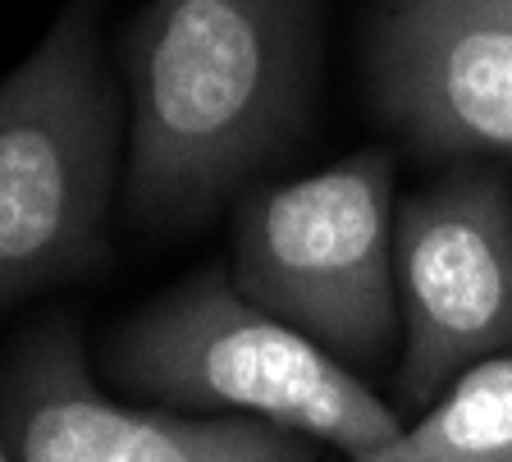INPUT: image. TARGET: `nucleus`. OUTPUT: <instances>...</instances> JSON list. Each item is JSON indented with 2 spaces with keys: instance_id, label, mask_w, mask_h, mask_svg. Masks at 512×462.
<instances>
[{
  "instance_id": "nucleus-1",
  "label": "nucleus",
  "mask_w": 512,
  "mask_h": 462,
  "mask_svg": "<svg viewBox=\"0 0 512 462\" xmlns=\"http://www.w3.org/2000/svg\"><path fill=\"white\" fill-rule=\"evenodd\" d=\"M128 211L197 225L298 142L316 74L311 0H151L124 37Z\"/></svg>"
},
{
  "instance_id": "nucleus-2",
  "label": "nucleus",
  "mask_w": 512,
  "mask_h": 462,
  "mask_svg": "<svg viewBox=\"0 0 512 462\" xmlns=\"http://www.w3.org/2000/svg\"><path fill=\"white\" fill-rule=\"evenodd\" d=\"M110 376L128 394L192 412L247 417L334 444L348 458L398 435L389 403L348 362L256 307L229 270H202L160 293L110 339Z\"/></svg>"
},
{
  "instance_id": "nucleus-3",
  "label": "nucleus",
  "mask_w": 512,
  "mask_h": 462,
  "mask_svg": "<svg viewBox=\"0 0 512 462\" xmlns=\"http://www.w3.org/2000/svg\"><path fill=\"white\" fill-rule=\"evenodd\" d=\"M124 106L96 0H64L51 33L0 83V302L106 261Z\"/></svg>"
},
{
  "instance_id": "nucleus-4",
  "label": "nucleus",
  "mask_w": 512,
  "mask_h": 462,
  "mask_svg": "<svg viewBox=\"0 0 512 462\" xmlns=\"http://www.w3.org/2000/svg\"><path fill=\"white\" fill-rule=\"evenodd\" d=\"M394 161L357 151L261 188L234 220V284L339 362H380L398 334Z\"/></svg>"
},
{
  "instance_id": "nucleus-5",
  "label": "nucleus",
  "mask_w": 512,
  "mask_h": 462,
  "mask_svg": "<svg viewBox=\"0 0 512 462\" xmlns=\"http://www.w3.org/2000/svg\"><path fill=\"white\" fill-rule=\"evenodd\" d=\"M407 403H435L467 366L512 348V193L494 170H458L394 215Z\"/></svg>"
},
{
  "instance_id": "nucleus-6",
  "label": "nucleus",
  "mask_w": 512,
  "mask_h": 462,
  "mask_svg": "<svg viewBox=\"0 0 512 462\" xmlns=\"http://www.w3.org/2000/svg\"><path fill=\"white\" fill-rule=\"evenodd\" d=\"M366 87L426 156H512V0H375Z\"/></svg>"
},
{
  "instance_id": "nucleus-7",
  "label": "nucleus",
  "mask_w": 512,
  "mask_h": 462,
  "mask_svg": "<svg viewBox=\"0 0 512 462\" xmlns=\"http://www.w3.org/2000/svg\"><path fill=\"white\" fill-rule=\"evenodd\" d=\"M5 426L19 462H311L293 430L266 421L119 408L92 385L78 334L64 325L19 348Z\"/></svg>"
},
{
  "instance_id": "nucleus-8",
  "label": "nucleus",
  "mask_w": 512,
  "mask_h": 462,
  "mask_svg": "<svg viewBox=\"0 0 512 462\" xmlns=\"http://www.w3.org/2000/svg\"><path fill=\"white\" fill-rule=\"evenodd\" d=\"M352 462H512V353L467 366L412 426Z\"/></svg>"
},
{
  "instance_id": "nucleus-9",
  "label": "nucleus",
  "mask_w": 512,
  "mask_h": 462,
  "mask_svg": "<svg viewBox=\"0 0 512 462\" xmlns=\"http://www.w3.org/2000/svg\"><path fill=\"white\" fill-rule=\"evenodd\" d=\"M0 462H10V458H5V449H0Z\"/></svg>"
}]
</instances>
